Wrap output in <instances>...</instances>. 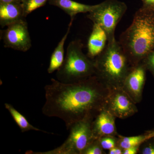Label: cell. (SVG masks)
Masks as SVG:
<instances>
[{
	"mask_svg": "<svg viewBox=\"0 0 154 154\" xmlns=\"http://www.w3.org/2000/svg\"><path fill=\"white\" fill-rule=\"evenodd\" d=\"M145 65L147 70L150 72L154 78V49L142 61Z\"/></svg>",
	"mask_w": 154,
	"mask_h": 154,
	"instance_id": "21",
	"label": "cell"
},
{
	"mask_svg": "<svg viewBox=\"0 0 154 154\" xmlns=\"http://www.w3.org/2000/svg\"><path fill=\"white\" fill-rule=\"evenodd\" d=\"M126 10L124 3L110 0L97 5L94 10L88 13L87 17L105 30L107 42H110L116 39V28Z\"/></svg>",
	"mask_w": 154,
	"mask_h": 154,
	"instance_id": "6",
	"label": "cell"
},
{
	"mask_svg": "<svg viewBox=\"0 0 154 154\" xmlns=\"http://www.w3.org/2000/svg\"><path fill=\"white\" fill-rule=\"evenodd\" d=\"M49 0H22V5L25 18L32 12L45 5Z\"/></svg>",
	"mask_w": 154,
	"mask_h": 154,
	"instance_id": "17",
	"label": "cell"
},
{
	"mask_svg": "<svg viewBox=\"0 0 154 154\" xmlns=\"http://www.w3.org/2000/svg\"><path fill=\"white\" fill-rule=\"evenodd\" d=\"M22 0H0V3H22Z\"/></svg>",
	"mask_w": 154,
	"mask_h": 154,
	"instance_id": "25",
	"label": "cell"
},
{
	"mask_svg": "<svg viewBox=\"0 0 154 154\" xmlns=\"http://www.w3.org/2000/svg\"><path fill=\"white\" fill-rule=\"evenodd\" d=\"M116 117L104 107L92 122V128L95 139L106 136H118L115 119Z\"/></svg>",
	"mask_w": 154,
	"mask_h": 154,
	"instance_id": "10",
	"label": "cell"
},
{
	"mask_svg": "<svg viewBox=\"0 0 154 154\" xmlns=\"http://www.w3.org/2000/svg\"><path fill=\"white\" fill-rule=\"evenodd\" d=\"M1 38L5 47L15 50L26 52L32 46L28 25L25 18L1 30Z\"/></svg>",
	"mask_w": 154,
	"mask_h": 154,
	"instance_id": "7",
	"label": "cell"
},
{
	"mask_svg": "<svg viewBox=\"0 0 154 154\" xmlns=\"http://www.w3.org/2000/svg\"><path fill=\"white\" fill-rule=\"evenodd\" d=\"M104 149L101 145L99 139L93 141L86 149L83 154H105Z\"/></svg>",
	"mask_w": 154,
	"mask_h": 154,
	"instance_id": "18",
	"label": "cell"
},
{
	"mask_svg": "<svg viewBox=\"0 0 154 154\" xmlns=\"http://www.w3.org/2000/svg\"><path fill=\"white\" fill-rule=\"evenodd\" d=\"M136 104L123 88H114L110 89L105 108L116 118L124 119L137 113Z\"/></svg>",
	"mask_w": 154,
	"mask_h": 154,
	"instance_id": "8",
	"label": "cell"
},
{
	"mask_svg": "<svg viewBox=\"0 0 154 154\" xmlns=\"http://www.w3.org/2000/svg\"><path fill=\"white\" fill-rule=\"evenodd\" d=\"M73 20L74 19H71L66 33L59 42L51 54L49 66L47 69L48 72L49 74L52 73L55 71L58 70L63 63L65 59V43L70 31Z\"/></svg>",
	"mask_w": 154,
	"mask_h": 154,
	"instance_id": "14",
	"label": "cell"
},
{
	"mask_svg": "<svg viewBox=\"0 0 154 154\" xmlns=\"http://www.w3.org/2000/svg\"><path fill=\"white\" fill-rule=\"evenodd\" d=\"M140 146L131 147L128 148L124 149L123 151V154H136L139 151Z\"/></svg>",
	"mask_w": 154,
	"mask_h": 154,
	"instance_id": "23",
	"label": "cell"
},
{
	"mask_svg": "<svg viewBox=\"0 0 154 154\" xmlns=\"http://www.w3.org/2000/svg\"><path fill=\"white\" fill-rule=\"evenodd\" d=\"M49 5L61 9L70 17L74 19L77 14L90 13L96 8L97 5H90L75 2L72 0H49Z\"/></svg>",
	"mask_w": 154,
	"mask_h": 154,
	"instance_id": "13",
	"label": "cell"
},
{
	"mask_svg": "<svg viewBox=\"0 0 154 154\" xmlns=\"http://www.w3.org/2000/svg\"><path fill=\"white\" fill-rule=\"evenodd\" d=\"M44 89L45 101L42 113L48 117L60 119L67 130L84 119L95 118L105 107L110 89L95 75L72 83L51 79V83Z\"/></svg>",
	"mask_w": 154,
	"mask_h": 154,
	"instance_id": "1",
	"label": "cell"
},
{
	"mask_svg": "<svg viewBox=\"0 0 154 154\" xmlns=\"http://www.w3.org/2000/svg\"><path fill=\"white\" fill-rule=\"evenodd\" d=\"M24 18L22 3H0V25L2 28Z\"/></svg>",
	"mask_w": 154,
	"mask_h": 154,
	"instance_id": "12",
	"label": "cell"
},
{
	"mask_svg": "<svg viewBox=\"0 0 154 154\" xmlns=\"http://www.w3.org/2000/svg\"><path fill=\"white\" fill-rule=\"evenodd\" d=\"M139 150L141 154H154V137L148 140L141 145Z\"/></svg>",
	"mask_w": 154,
	"mask_h": 154,
	"instance_id": "20",
	"label": "cell"
},
{
	"mask_svg": "<svg viewBox=\"0 0 154 154\" xmlns=\"http://www.w3.org/2000/svg\"><path fill=\"white\" fill-rule=\"evenodd\" d=\"M95 75L110 89L122 88L133 66L119 41L107 42L106 47L94 59Z\"/></svg>",
	"mask_w": 154,
	"mask_h": 154,
	"instance_id": "3",
	"label": "cell"
},
{
	"mask_svg": "<svg viewBox=\"0 0 154 154\" xmlns=\"http://www.w3.org/2000/svg\"><path fill=\"white\" fill-rule=\"evenodd\" d=\"M99 139L102 148L104 150H110L117 146V137H103Z\"/></svg>",
	"mask_w": 154,
	"mask_h": 154,
	"instance_id": "19",
	"label": "cell"
},
{
	"mask_svg": "<svg viewBox=\"0 0 154 154\" xmlns=\"http://www.w3.org/2000/svg\"><path fill=\"white\" fill-rule=\"evenodd\" d=\"M83 45L80 40L69 43L61 67L57 71V80L61 82L72 83L94 75L95 63L83 52Z\"/></svg>",
	"mask_w": 154,
	"mask_h": 154,
	"instance_id": "4",
	"label": "cell"
},
{
	"mask_svg": "<svg viewBox=\"0 0 154 154\" xmlns=\"http://www.w3.org/2000/svg\"><path fill=\"white\" fill-rule=\"evenodd\" d=\"M94 119L87 117L77 122L70 128L66 140L57 148L44 152L28 151V154H83L84 151L94 140L92 122Z\"/></svg>",
	"mask_w": 154,
	"mask_h": 154,
	"instance_id": "5",
	"label": "cell"
},
{
	"mask_svg": "<svg viewBox=\"0 0 154 154\" xmlns=\"http://www.w3.org/2000/svg\"><path fill=\"white\" fill-rule=\"evenodd\" d=\"M5 106L6 109L10 112L11 116L14 119V121L19 127L22 132H27L29 131H36L45 132L30 124L26 117L19 111L16 110L14 106L11 104L6 103H5Z\"/></svg>",
	"mask_w": 154,
	"mask_h": 154,
	"instance_id": "16",
	"label": "cell"
},
{
	"mask_svg": "<svg viewBox=\"0 0 154 154\" xmlns=\"http://www.w3.org/2000/svg\"><path fill=\"white\" fill-rule=\"evenodd\" d=\"M119 42L133 66L143 60L154 49V11L143 7L137 11Z\"/></svg>",
	"mask_w": 154,
	"mask_h": 154,
	"instance_id": "2",
	"label": "cell"
},
{
	"mask_svg": "<svg viewBox=\"0 0 154 154\" xmlns=\"http://www.w3.org/2000/svg\"><path fill=\"white\" fill-rule=\"evenodd\" d=\"M147 69L143 62L133 66L125 79L122 88L136 103L141 102L146 80Z\"/></svg>",
	"mask_w": 154,
	"mask_h": 154,
	"instance_id": "9",
	"label": "cell"
},
{
	"mask_svg": "<svg viewBox=\"0 0 154 154\" xmlns=\"http://www.w3.org/2000/svg\"><path fill=\"white\" fill-rule=\"evenodd\" d=\"M154 137V130L149 131L143 134L136 136L123 137L117 136V146L124 149L131 147L137 146L142 144L148 140Z\"/></svg>",
	"mask_w": 154,
	"mask_h": 154,
	"instance_id": "15",
	"label": "cell"
},
{
	"mask_svg": "<svg viewBox=\"0 0 154 154\" xmlns=\"http://www.w3.org/2000/svg\"><path fill=\"white\" fill-rule=\"evenodd\" d=\"M123 149L119 147L116 146L113 148L109 150L108 154H123Z\"/></svg>",
	"mask_w": 154,
	"mask_h": 154,
	"instance_id": "24",
	"label": "cell"
},
{
	"mask_svg": "<svg viewBox=\"0 0 154 154\" xmlns=\"http://www.w3.org/2000/svg\"><path fill=\"white\" fill-rule=\"evenodd\" d=\"M107 42V35L105 30L99 25L94 23L92 32L88 38L87 55L94 59L105 49Z\"/></svg>",
	"mask_w": 154,
	"mask_h": 154,
	"instance_id": "11",
	"label": "cell"
},
{
	"mask_svg": "<svg viewBox=\"0 0 154 154\" xmlns=\"http://www.w3.org/2000/svg\"><path fill=\"white\" fill-rule=\"evenodd\" d=\"M143 2V7L150 11H154V0H142Z\"/></svg>",
	"mask_w": 154,
	"mask_h": 154,
	"instance_id": "22",
	"label": "cell"
}]
</instances>
